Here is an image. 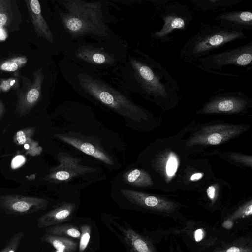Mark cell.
<instances>
[{"instance_id":"83f0119b","label":"cell","mask_w":252,"mask_h":252,"mask_svg":"<svg viewBox=\"0 0 252 252\" xmlns=\"http://www.w3.org/2000/svg\"><path fill=\"white\" fill-rule=\"evenodd\" d=\"M206 192L208 197L212 202H214L216 200L217 195L216 187L214 185L210 186L207 188Z\"/></svg>"},{"instance_id":"d590c367","label":"cell","mask_w":252,"mask_h":252,"mask_svg":"<svg viewBox=\"0 0 252 252\" xmlns=\"http://www.w3.org/2000/svg\"><path fill=\"white\" fill-rule=\"evenodd\" d=\"M4 113V108L3 105L0 102V120L2 118Z\"/></svg>"},{"instance_id":"ba28073f","label":"cell","mask_w":252,"mask_h":252,"mask_svg":"<svg viewBox=\"0 0 252 252\" xmlns=\"http://www.w3.org/2000/svg\"><path fill=\"white\" fill-rule=\"evenodd\" d=\"M252 98L240 91L220 89L215 92L199 110V114H239L252 105Z\"/></svg>"},{"instance_id":"e0dca14e","label":"cell","mask_w":252,"mask_h":252,"mask_svg":"<svg viewBox=\"0 0 252 252\" xmlns=\"http://www.w3.org/2000/svg\"><path fill=\"white\" fill-rule=\"evenodd\" d=\"M120 229L131 252H157L150 240L132 228L121 227Z\"/></svg>"},{"instance_id":"5b68a950","label":"cell","mask_w":252,"mask_h":252,"mask_svg":"<svg viewBox=\"0 0 252 252\" xmlns=\"http://www.w3.org/2000/svg\"><path fill=\"white\" fill-rule=\"evenodd\" d=\"M244 32L230 30L217 24H203L186 42L180 52L184 62L194 64L224 45L247 38Z\"/></svg>"},{"instance_id":"e575fe53","label":"cell","mask_w":252,"mask_h":252,"mask_svg":"<svg viewBox=\"0 0 252 252\" xmlns=\"http://www.w3.org/2000/svg\"><path fill=\"white\" fill-rule=\"evenodd\" d=\"M7 33L2 28H0V40H4L7 37Z\"/></svg>"},{"instance_id":"8992f818","label":"cell","mask_w":252,"mask_h":252,"mask_svg":"<svg viewBox=\"0 0 252 252\" xmlns=\"http://www.w3.org/2000/svg\"><path fill=\"white\" fill-rule=\"evenodd\" d=\"M158 12L163 23L160 29L150 33L151 40L157 44L171 43L176 30L184 31L193 20V15L185 4L174 0H158Z\"/></svg>"},{"instance_id":"30bf717a","label":"cell","mask_w":252,"mask_h":252,"mask_svg":"<svg viewBox=\"0 0 252 252\" xmlns=\"http://www.w3.org/2000/svg\"><path fill=\"white\" fill-rule=\"evenodd\" d=\"M59 165L51 169L49 173L44 179L50 182H66L80 175L94 172L95 169L87 166L80 165V159H78L64 152L57 155Z\"/></svg>"},{"instance_id":"9a60e30c","label":"cell","mask_w":252,"mask_h":252,"mask_svg":"<svg viewBox=\"0 0 252 252\" xmlns=\"http://www.w3.org/2000/svg\"><path fill=\"white\" fill-rule=\"evenodd\" d=\"M54 136L107 164L112 165L114 164L110 156L93 143L67 134H57Z\"/></svg>"},{"instance_id":"277c9868","label":"cell","mask_w":252,"mask_h":252,"mask_svg":"<svg viewBox=\"0 0 252 252\" xmlns=\"http://www.w3.org/2000/svg\"><path fill=\"white\" fill-rule=\"evenodd\" d=\"M63 59L100 75L116 70L127 58V47L115 35L106 41L88 42L77 40L65 43Z\"/></svg>"},{"instance_id":"d6986e66","label":"cell","mask_w":252,"mask_h":252,"mask_svg":"<svg viewBox=\"0 0 252 252\" xmlns=\"http://www.w3.org/2000/svg\"><path fill=\"white\" fill-rule=\"evenodd\" d=\"M126 183L138 187H147L153 185L149 174L143 170L134 169L125 172L123 175Z\"/></svg>"},{"instance_id":"9c48e42d","label":"cell","mask_w":252,"mask_h":252,"mask_svg":"<svg viewBox=\"0 0 252 252\" xmlns=\"http://www.w3.org/2000/svg\"><path fill=\"white\" fill-rule=\"evenodd\" d=\"M245 129L244 126L240 125H211L203 127L194 133L186 144L189 146L219 145L240 135Z\"/></svg>"},{"instance_id":"7402d4cb","label":"cell","mask_w":252,"mask_h":252,"mask_svg":"<svg viewBox=\"0 0 252 252\" xmlns=\"http://www.w3.org/2000/svg\"><path fill=\"white\" fill-rule=\"evenodd\" d=\"M46 234L79 239L81 232L77 227L71 224H58L48 227Z\"/></svg>"},{"instance_id":"8d00e7d4","label":"cell","mask_w":252,"mask_h":252,"mask_svg":"<svg viewBox=\"0 0 252 252\" xmlns=\"http://www.w3.org/2000/svg\"><path fill=\"white\" fill-rule=\"evenodd\" d=\"M0 252H3L2 251V250H1Z\"/></svg>"},{"instance_id":"3957f363","label":"cell","mask_w":252,"mask_h":252,"mask_svg":"<svg viewBox=\"0 0 252 252\" xmlns=\"http://www.w3.org/2000/svg\"><path fill=\"white\" fill-rule=\"evenodd\" d=\"M60 14L62 38L66 42L85 40L89 37L96 41H106L114 35L107 25L109 22L106 4L101 1L81 0L61 1Z\"/></svg>"},{"instance_id":"4316f807","label":"cell","mask_w":252,"mask_h":252,"mask_svg":"<svg viewBox=\"0 0 252 252\" xmlns=\"http://www.w3.org/2000/svg\"><path fill=\"white\" fill-rule=\"evenodd\" d=\"M18 68V65L13 62H6L1 66V69L5 71H14Z\"/></svg>"},{"instance_id":"836d02e7","label":"cell","mask_w":252,"mask_h":252,"mask_svg":"<svg viewBox=\"0 0 252 252\" xmlns=\"http://www.w3.org/2000/svg\"><path fill=\"white\" fill-rule=\"evenodd\" d=\"M233 222L231 220H226L222 224V226L226 229H230L232 227Z\"/></svg>"},{"instance_id":"44dd1931","label":"cell","mask_w":252,"mask_h":252,"mask_svg":"<svg viewBox=\"0 0 252 252\" xmlns=\"http://www.w3.org/2000/svg\"><path fill=\"white\" fill-rule=\"evenodd\" d=\"M243 0H191L190 1L198 9L207 11L218 8L236 5Z\"/></svg>"},{"instance_id":"8fae6325","label":"cell","mask_w":252,"mask_h":252,"mask_svg":"<svg viewBox=\"0 0 252 252\" xmlns=\"http://www.w3.org/2000/svg\"><path fill=\"white\" fill-rule=\"evenodd\" d=\"M48 203L46 199L36 197L17 194L0 196V208L10 215L30 214L45 210Z\"/></svg>"},{"instance_id":"4dcf8cb0","label":"cell","mask_w":252,"mask_h":252,"mask_svg":"<svg viewBox=\"0 0 252 252\" xmlns=\"http://www.w3.org/2000/svg\"><path fill=\"white\" fill-rule=\"evenodd\" d=\"M194 238L196 242H199L202 240L204 236V232L202 229H197L194 234Z\"/></svg>"},{"instance_id":"6da1fadb","label":"cell","mask_w":252,"mask_h":252,"mask_svg":"<svg viewBox=\"0 0 252 252\" xmlns=\"http://www.w3.org/2000/svg\"><path fill=\"white\" fill-rule=\"evenodd\" d=\"M62 73L75 91L83 97L93 99L127 119L137 121L145 119L146 114L142 108L99 75L64 59Z\"/></svg>"},{"instance_id":"2e32d148","label":"cell","mask_w":252,"mask_h":252,"mask_svg":"<svg viewBox=\"0 0 252 252\" xmlns=\"http://www.w3.org/2000/svg\"><path fill=\"white\" fill-rule=\"evenodd\" d=\"M36 127H28L17 131L14 134L13 142L18 145L23 146L26 153L31 156L40 155L43 151L39 143L33 139Z\"/></svg>"},{"instance_id":"52a82bcc","label":"cell","mask_w":252,"mask_h":252,"mask_svg":"<svg viewBox=\"0 0 252 252\" xmlns=\"http://www.w3.org/2000/svg\"><path fill=\"white\" fill-rule=\"evenodd\" d=\"M252 40L246 44L222 52L211 54L198 60L195 64L208 73L220 75V71L230 65L251 67Z\"/></svg>"},{"instance_id":"d4e9b609","label":"cell","mask_w":252,"mask_h":252,"mask_svg":"<svg viewBox=\"0 0 252 252\" xmlns=\"http://www.w3.org/2000/svg\"><path fill=\"white\" fill-rule=\"evenodd\" d=\"M23 234L18 232L14 235L6 246L2 250L3 252H16Z\"/></svg>"},{"instance_id":"603a6c76","label":"cell","mask_w":252,"mask_h":252,"mask_svg":"<svg viewBox=\"0 0 252 252\" xmlns=\"http://www.w3.org/2000/svg\"><path fill=\"white\" fill-rule=\"evenodd\" d=\"M81 236L79 244V252H84L89 243L91 227L88 224H83L81 226Z\"/></svg>"},{"instance_id":"1f68e13d","label":"cell","mask_w":252,"mask_h":252,"mask_svg":"<svg viewBox=\"0 0 252 252\" xmlns=\"http://www.w3.org/2000/svg\"><path fill=\"white\" fill-rule=\"evenodd\" d=\"M27 60L24 57H18L15 59L11 60V62L14 63L18 64H23L26 63Z\"/></svg>"},{"instance_id":"d6a6232c","label":"cell","mask_w":252,"mask_h":252,"mask_svg":"<svg viewBox=\"0 0 252 252\" xmlns=\"http://www.w3.org/2000/svg\"><path fill=\"white\" fill-rule=\"evenodd\" d=\"M202 176H203V174L202 173H195L191 176L190 180L193 181L198 180L200 179V178H201Z\"/></svg>"},{"instance_id":"4fadbf2b","label":"cell","mask_w":252,"mask_h":252,"mask_svg":"<svg viewBox=\"0 0 252 252\" xmlns=\"http://www.w3.org/2000/svg\"><path fill=\"white\" fill-rule=\"evenodd\" d=\"M216 21L230 30L244 32L252 29V13L249 10L225 11L217 15Z\"/></svg>"},{"instance_id":"7a4b0ae2","label":"cell","mask_w":252,"mask_h":252,"mask_svg":"<svg viewBox=\"0 0 252 252\" xmlns=\"http://www.w3.org/2000/svg\"><path fill=\"white\" fill-rule=\"evenodd\" d=\"M124 62L130 67V90L144 98L166 107L178 102L181 91L177 81L158 62L136 51Z\"/></svg>"},{"instance_id":"f1b7e54d","label":"cell","mask_w":252,"mask_h":252,"mask_svg":"<svg viewBox=\"0 0 252 252\" xmlns=\"http://www.w3.org/2000/svg\"><path fill=\"white\" fill-rule=\"evenodd\" d=\"M8 20L5 9L0 8V28L7 24Z\"/></svg>"},{"instance_id":"ac0fdd59","label":"cell","mask_w":252,"mask_h":252,"mask_svg":"<svg viewBox=\"0 0 252 252\" xmlns=\"http://www.w3.org/2000/svg\"><path fill=\"white\" fill-rule=\"evenodd\" d=\"M29 11L36 31L40 36L51 43L53 42L54 36L50 28L41 14L40 4L38 0L30 1Z\"/></svg>"},{"instance_id":"5bb4252c","label":"cell","mask_w":252,"mask_h":252,"mask_svg":"<svg viewBox=\"0 0 252 252\" xmlns=\"http://www.w3.org/2000/svg\"><path fill=\"white\" fill-rule=\"evenodd\" d=\"M75 208L74 203L63 202L42 215L38 220L39 228L49 227L69 220Z\"/></svg>"},{"instance_id":"484cf974","label":"cell","mask_w":252,"mask_h":252,"mask_svg":"<svg viewBox=\"0 0 252 252\" xmlns=\"http://www.w3.org/2000/svg\"><path fill=\"white\" fill-rule=\"evenodd\" d=\"M25 160V158L23 155L15 156L11 162V168L16 169L21 167L24 164Z\"/></svg>"},{"instance_id":"7c38bea8","label":"cell","mask_w":252,"mask_h":252,"mask_svg":"<svg viewBox=\"0 0 252 252\" xmlns=\"http://www.w3.org/2000/svg\"><path fill=\"white\" fill-rule=\"evenodd\" d=\"M121 192L132 203L150 210L170 213L177 207L170 200L143 192L127 189H122Z\"/></svg>"},{"instance_id":"cb8c5ba5","label":"cell","mask_w":252,"mask_h":252,"mask_svg":"<svg viewBox=\"0 0 252 252\" xmlns=\"http://www.w3.org/2000/svg\"><path fill=\"white\" fill-rule=\"evenodd\" d=\"M252 213V200L246 203L241 206L236 212H235L231 216V219H237L238 218H243L251 215Z\"/></svg>"},{"instance_id":"f546056e","label":"cell","mask_w":252,"mask_h":252,"mask_svg":"<svg viewBox=\"0 0 252 252\" xmlns=\"http://www.w3.org/2000/svg\"><path fill=\"white\" fill-rule=\"evenodd\" d=\"M224 252H252L251 249L233 246L229 248Z\"/></svg>"},{"instance_id":"ffe728a7","label":"cell","mask_w":252,"mask_h":252,"mask_svg":"<svg viewBox=\"0 0 252 252\" xmlns=\"http://www.w3.org/2000/svg\"><path fill=\"white\" fill-rule=\"evenodd\" d=\"M41 240L49 243L60 252H74L78 246L77 243L70 238L47 234L42 237Z\"/></svg>"}]
</instances>
